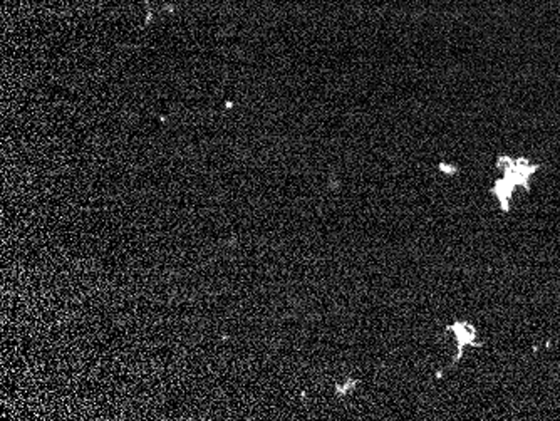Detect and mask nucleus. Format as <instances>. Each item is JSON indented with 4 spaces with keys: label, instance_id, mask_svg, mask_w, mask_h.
<instances>
[{
    "label": "nucleus",
    "instance_id": "2",
    "mask_svg": "<svg viewBox=\"0 0 560 421\" xmlns=\"http://www.w3.org/2000/svg\"><path fill=\"white\" fill-rule=\"evenodd\" d=\"M444 331L450 333L454 337V344H456L454 356L452 359V366H456L463 359L466 348H484V341L480 339L478 329L470 321H454V323L446 324Z\"/></svg>",
    "mask_w": 560,
    "mask_h": 421
},
{
    "label": "nucleus",
    "instance_id": "1",
    "mask_svg": "<svg viewBox=\"0 0 560 421\" xmlns=\"http://www.w3.org/2000/svg\"><path fill=\"white\" fill-rule=\"evenodd\" d=\"M497 169L502 171V179L494 181L490 193L495 197L498 209L502 213H510L512 200L515 190H532L530 180L539 171V163H532L527 159H512V157H498Z\"/></svg>",
    "mask_w": 560,
    "mask_h": 421
}]
</instances>
